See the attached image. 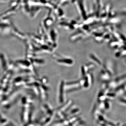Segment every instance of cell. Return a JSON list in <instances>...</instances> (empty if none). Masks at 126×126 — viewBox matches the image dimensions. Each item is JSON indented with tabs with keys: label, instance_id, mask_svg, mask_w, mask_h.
Returning a JSON list of instances; mask_svg holds the SVG:
<instances>
[{
	"label": "cell",
	"instance_id": "cell-1",
	"mask_svg": "<svg viewBox=\"0 0 126 126\" xmlns=\"http://www.w3.org/2000/svg\"><path fill=\"white\" fill-rule=\"evenodd\" d=\"M118 102L120 104L123 105V106H126V99L124 98H120L119 99Z\"/></svg>",
	"mask_w": 126,
	"mask_h": 126
}]
</instances>
